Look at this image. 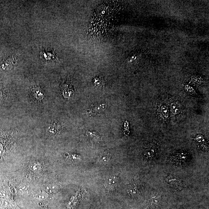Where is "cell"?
I'll list each match as a JSON object with an SVG mask.
<instances>
[{
  "mask_svg": "<svg viewBox=\"0 0 209 209\" xmlns=\"http://www.w3.org/2000/svg\"><path fill=\"white\" fill-rule=\"evenodd\" d=\"M107 106L105 104H95L88 110L89 114L96 115L102 113L106 108Z\"/></svg>",
  "mask_w": 209,
  "mask_h": 209,
  "instance_id": "3957f363",
  "label": "cell"
},
{
  "mask_svg": "<svg viewBox=\"0 0 209 209\" xmlns=\"http://www.w3.org/2000/svg\"><path fill=\"white\" fill-rule=\"evenodd\" d=\"M112 158V155L108 151H104L100 154L98 161L100 164L106 165L110 162Z\"/></svg>",
  "mask_w": 209,
  "mask_h": 209,
  "instance_id": "8992f818",
  "label": "cell"
},
{
  "mask_svg": "<svg viewBox=\"0 0 209 209\" xmlns=\"http://www.w3.org/2000/svg\"><path fill=\"white\" fill-rule=\"evenodd\" d=\"M189 154L185 151H182L176 153L172 155L170 161L175 165H180L186 163L189 158Z\"/></svg>",
  "mask_w": 209,
  "mask_h": 209,
  "instance_id": "6da1fadb",
  "label": "cell"
},
{
  "mask_svg": "<svg viewBox=\"0 0 209 209\" xmlns=\"http://www.w3.org/2000/svg\"><path fill=\"white\" fill-rule=\"evenodd\" d=\"M159 196H158V195H155V194L153 195L152 196H151L150 200V207L151 208L153 209V207H155L156 206L158 205V204L159 203Z\"/></svg>",
  "mask_w": 209,
  "mask_h": 209,
  "instance_id": "ba28073f",
  "label": "cell"
},
{
  "mask_svg": "<svg viewBox=\"0 0 209 209\" xmlns=\"http://www.w3.org/2000/svg\"><path fill=\"white\" fill-rule=\"evenodd\" d=\"M157 149L153 145H150L145 148L144 151V156L145 158L151 159L153 158L157 154Z\"/></svg>",
  "mask_w": 209,
  "mask_h": 209,
  "instance_id": "5b68a950",
  "label": "cell"
},
{
  "mask_svg": "<svg viewBox=\"0 0 209 209\" xmlns=\"http://www.w3.org/2000/svg\"><path fill=\"white\" fill-rule=\"evenodd\" d=\"M48 196L47 195L45 192H41L38 193L35 196V199L39 201H44L47 200Z\"/></svg>",
  "mask_w": 209,
  "mask_h": 209,
  "instance_id": "30bf717a",
  "label": "cell"
},
{
  "mask_svg": "<svg viewBox=\"0 0 209 209\" xmlns=\"http://www.w3.org/2000/svg\"><path fill=\"white\" fill-rule=\"evenodd\" d=\"M160 113L161 117L164 119H167L169 117V112L167 107L165 105H162L160 108Z\"/></svg>",
  "mask_w": 209,
  "mask_h": 209,
  "instance_id": "9c48e42d",
  "label": "cell"
},
{
  "mask_svg": "<svg viewBox=\"0 0 209 209\" xmlns=\"http://www.w3.org/2000/svg\"><path fill=\"white\" fill-rule=\"evenodd\" d=\"M171 111L173 115H179L180 112V108L178 103L172 102L170 105Z\"/></svg>",
  "mask_w": 209,
  "mask_h": 209,
  "instance_id": "52a82bcc",
  "label": "cell"
},
{
  "mask_svg": "<svg viewBox=\"0 0 209 209\" xmlns=\"http://www.w3.org/2000/svg\"><path fill=\"white\" fill-rule=\"evenodd\" d=\"M78 157H77V156L75 155H70L68 157V158L72 162H74V161H76V160L78 159Z\"/></svg>",
  "mask_w": 209,
  "mask_h": 209,
  "instance_id": "7c38bea8",
  "label": "cell"
},
{
  "mask_svg": "<svg viewBox=\"0 0 209 209\" xmlns=\"http://www.w3.org/2000/svg\"><path fill=\"white\" fill-rule=\"evenodd\" d=\"M58 189V186L55 184H51L48 185L46 190L49 193H55Z\"/></svg>",
  "mask_w": 209,
  "mask_h": 209,
  "instance_id": "8fae6325",
  "label": "cell"
},
{
  "mask_svg": "<svg viewBox=\"0 0 209 209\" xmlns=\"http://www.w3.org/2000/svg\"><path fill=\"white\" fill-rule=\"evenodd\" d=\"M119 182V179L115 176L108 177L104 183V186L108 192H111L117 188Z\"/></svg>",
  "mask_w": 209,
  "mask_h": 209,
  "instance_id": "7a4b0ae2",
  "label": "cell"
},
{
  "mask_svg": "<svg viewBox=\"0 0 209 209\" xmlns=\"http://www.w3.org/2000/svg\"><path fill=\"white\" fill-rule=\"evenodd\" d=\"M140 185L136 182H133L129 185L127 188V192L132 196H136L139 193Z\"/></svg>",
  "mask_w": 209,
  "mask_h": 209,
  "instance_id": "277c9868",
  "label": "cell"
}]
</instances>
